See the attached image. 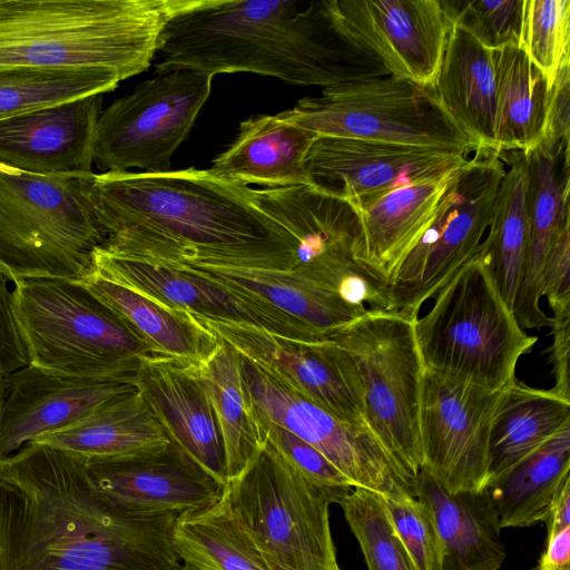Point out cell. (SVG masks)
I'll return each instance as SVG.
<instances>
[{
  "label": "cell",
  "instance_id": "1",
  "mask_svg": "<svg viewBox=\"0 0 570 570\" xmlns=\"http://www.w3.org/2000/svg\"><path fill=\"white\" fill-rule=\"evenodd\" d=\"M177 517L114 503L63 449L28 442L0 460V570H177Z\"/></svg>",
  "mask_w": 570,
  "mask_h": 570
},
{
  "label": "cell",
  "instance_id": "2",
  "mask_svg": "<svg viewBox=\"0 0 570 570\" xmlns=\"http://www.w3.org/2000/svg\"><path fill=\"white\" fill-rule=\"evenodd\" d=\"M105 250L164 264L289 271L298 242L261 209L250 188L208 170L95 174Z\"/></svg>",
  "mask_w": 570,
  "mask_h": 570
},
{
  "label": "cell",
  "instance_id": "3",
  "mask_svg": "<svg viewBox=\"0 0 570 570\" xmlns=\"http://www.w3.org/2000/svg\"><path fill=\"white\" fill-rule=\"evenodd\" d=\"M153 62L157 73L250 72L322 88L390 76L341 29L331 0H188Z\"/></svg>",
  "mask_w": 570,
  "mask_h": 570
},
{
  "label": "cell",
  "instance_id": "4",
  "mask_svg": "<svg viewBox=\"0 0 570 570\" xmlns=\"http://www.w3.org/2000/svg\"><path fill=\"white\" fill-rule=\"evenodd\" d=\"M188 0H0V67L147 70Z\"/></svg>",
  "mask_w": 570,
  "mask_h": 570
},
{
  "label": "cell",
  "instance_id": "5",
  "mask_svg": "<svg viewBox=\"0 0 570 570\" xmlns=\"http://www.w3.org/2000/svg\"><path fill=\"white\" fill-rule=\"evenodd\" d=\"M95 173L39 175L0 165V277L80 281L105 246Z\"/></svg>",
  "mask_w": 570,
  "mask_h": 570
},
{
  "label": "cell",
  "instance_id": "6",
  "mask_svg": "<svg viewBox=\"0 0 570 570\" xmlns=\"http://www.w3.org/2000/svg\"><path fill=\"white\" fill-rule=\"evenodd\" d=\"M13 309L29 363L77 377L134 382L153 353L106 304L78 281L14 283Z\"/></svg>",
  "mask_w": 570,
  "mask_h": 570
},
{
  "label": "cell",
  "instance_id": "7",
  "mask_svg": "<svg viewBox=\"0 0 570 570\" xmlns=\"http://www.w3.org/2000/svg\"><path fill=\"white\" fill-rule=\"evenodd\" d=\"M414 322L424 368L491 391L515 380L520 357L538 338L528 335L474 256L434 295Z\"/></svg>",
  "mask_w": 570,
  "mask_h": 570
},
{
  "label": "cell",
  "instance_id": "8",
  "mask_svg": "<svg viewBox=\"0 0 570 570\" xmlns=\"http://www.w3.org/2000/svg\"><path fill=\"white\" fill-rule=\"evenodd\" d=\"M350 489L314 483L265 440L223 494L269 570H343L330 505Z\"/></svg>",
  "mask_w": 570,
  "mask_h": 570
},
{
  "label": "cell",
  "instance_id": "9",
  "mask_svg": "<svg viewBox=\"0 0 570 570\" xmlns=\"http://www.w3.org/2000/svg\"><path fill=\"white\" fill-rule=\"evenodd\" d=\"M415 320L395 311H366L326 334L357 367L367 426L413 481L422 466L419 412L424 371Z\"/></svg>",
  "mask_w": 570,
  "mask_h": 570
},
{
  "label": "cell",
  "instance_id": "10",
  "mask_svg": "<svg viewBox=\"0 0 570 570\" xmlns=\"http://www.w3.org/2000/svg\"><path fill=\"white\" fill-rule=\"evenodd\" d=\"M318 136L430 147L469 155L473 142L432 91L392 76L323 88L278 114Z\"/></svg>",
  "mask_w": 570,
  "mask_h": 570
},
{
  "label": "cell",
  "instance_id": "11",
  "mask_svg": "<svg viewBox=\"0 0 570 570\" xmlns=\"http://www.w3.org/2000/svg\"><path fill=\"white\" fill-rule=\"evenodd\" d=\"M298 242L294 271L365 311H390V283L366 262L358 212L311 185L252 189Z\"/></svg>",
  "mask_w": 570,
  "mask_h": 570
},
{
  "label": "cell",
  "instance_id": "12",
  "mask_svg": "<svg viewBox=\"0 0 570 570\" xmlns=\"http://www.w3.org/2000/svg\"><path fill=\"white\" fill-rule=\"evenodd\" d=\"M214 76L188 69L159 72L100 112L92 160L102 173H165L212 92Z\"/></svg>",
  "mask_w": 570,
  "mask_h": 570
},
{
  "label": "cell",
  "instance_id": "13",
  "mask_svg": "<svg viewBox=\"0 0 570 570\" xmlns=\"http://www.w3.org/2000/svg\"><path fill=\"white\" fill-rule=\"evenodd\" d=\"M504 173L501 154L474 150L435 219L390 281V311L417 318L422 305L475 256Z\"/></svg>",
  "mask_w": 570,
  "mask_h": 570
},
{
  "label": "cell",
  "instance_id": "14",
  "mask_svg": "<svg viewBox=\"0 0 570 570\" xmlns=\"http://www.w3.org/2000/svg\"><path fill=\"white\" fill-rule=\"evenodd\" d=\"M239 372L252 411L320 451L353 488L414 494V481L368 429L335 417L240 354Z\"/></svg>",
  "mask_w": 570,
  "mask_h": 570
},
{
  "label": "cell",
  "instance_id": "15",
  "mask_svg": "<svg viewBox=\"0 0 570 570\" xmlns=\"http://www.w3.org/2000/svg\"><path fill=\"white\" fill-rule=\"evenodd\" d=\"M501 391L424 368L419 428L422 466L450 493L488 483V441Z\"/></svg>",
  "mask_w": 570,
  "mask_h": 570
},
{
  "label": "cell",
  "instance_id": "16",
  "mask_svg": "<svg viewBox=\"0 0 570 570\" xmlns=\"http://www.w3.org/2000/svg\"><path fill=\"white\" fill-rule=\"evenodd\" d=\"M195 317L240 355L317 406L344 422L370 430L357 367L335 342L327 337L299 341L248 324Z\"/></svg>",
  "mask_w": 570,
  "mask_h": 570
},
{
  "label": "cell",
  "instance_id": "17",
  "mask_svg": "<svg viewBox=\"0 0 570 570\" xmlns=\"http://www.w3.org/2000/svg\"><path fill=\"white\" fill-rule=\"evenodd\" d=\"M469 155L430 147L318 136L305 168L309 185L362 210L399 188L463 166Z\"/></svg>",
  "mask_w": 570,
  "mask_h": 570
},
{
  "label": "cell",
  "instance_id": "18",
  "mask_svg": "<svg viewBox=\"0 0 570 570\" xmlns=\"http://www.w3.org/2000/svg\"><path fill=\"white\" fill-rule=\"evenodd\" d=\"M92 266L105 276L176 309L208 320L248 324L299 341L326 338L322 333L273 305L233 289L178 264L111 254L99 248Z\"/></svg>",
  "mask_w": 570,
  "mask_h": 570
},
{
  "label": "cell",
  "instance_id": "19",
  "mask_svg": "<svg viewBox=\"0 0 570 570\" xmlns=\"http://www.w3.org/2000/svg\"><path fill=\"white\" fill-rule=\"evenodd\" d=\"M338 26L390 76L430 87L451 22L441 0H331Z\"/></svg>",
  "mask_w": 570,
  "mask_h": 570
},
{
  "label": "cell",
  "instance_id": "20",
  "mask_svg": "<svg viewBox=\"0 0 570 570\" xmlns=\"http://www.w3.org/2000/svg\"><path fill=\"white\" fill-rule=\"evenodd\" d=\"M4 382L0 460L28 442L72 426L137 387L134 382L70 376L30 363L6 376Z\"/></svg>",
  "mask_w": 570,
  "mask_h": 570
},
{
  "label": "cell",
  "instance_id": "21",
  "mask_svg": "<svg viewBox=\"0 0 570 570\" xmlns=\"http://www.w3.org/2000/svg\"><path fill=\"white\" fill-rule=\"evenodd\" d=\"M87 463L97 490L132 511L180 515L202 510L219 501L225 487L171 442Z\"/></svg>",
  "mask_w": 570,
  "mask_h": 570
},
{
  "label": "cell",
  "instance_id": "22",
  "mask_svg": "<svg viewBox=\"0 0 570 570\" xmlns=\"http://www.w3.org/2000/svg\"><path fill=\"white\" fill-rule=\"evenodd\" d=\"M135 385L168 440L225 485L223 438L196 366L147 355L140 361Z\"/></svg>",
  "mask_w": 570,
  "mask_h": 570
},
{
  "label": "cell",
  "instance_id": "23",
  "mask_svg": "<svg viewBox=\"0 0 570 570\" xmlns=\"http://www.w3.org/2000/svg\"><path fill=\"white\" fill-rule=\"evenodd\" d=\"M102 95L0 119V165L39 175L88 174Z\"/></svg>",
  "mask_w": 570,
  "mask_h": 570
},
{
  "label": "cell",
  "instance_id": "24",
  "mask_svg": "<svg viewBox=\"0 0 570 570\" xmlns=\"http://www.w3.org/2000/svg\"><path fill=\"white\" fill-rule=\"evenodd\" d=\"M528 166L530 237L513 313L522 328L550 326L540 308L544 264L553 240L569 219V145L544 138L522 153Z\"/></svg>",
  "mask_w": 570,
  "mask_h": 570
},
{
  "label": "cell",
  "instance_id": "25",
  "mask_svg": "<svg viewBox=\"0 0 570 570\" xmlns=\"http://www.w3.org/2000/svg\"><path fill=\"white\" fill-rule=\"evenodd\" d=\"M414 495L425 505L442 548V570H500L507 557L488 489L448 492L421 466Z\"/></svg>",
  "mask_w": 570,
  "mask_h": 570
},
{
  "label": "cell",
  "instance_id": "26",
  "mask_svg": "<svg viewBox=\"0 0 570 570\" xmlns=\"http://www.w3.org/2000/svg\"><path fill=\"white\" fill-rule=\"evenodd\" d=\"M318 135L276 115L250 116L208 171L239 186L263 188L309 185L307 154Z\"/></svg>",
  "mask_w": 570,
  "mask_h": 570
},
{
  "label": "cell",
  "instance_id": "27",
  "mask_svg": "<svg viewBox=\"0 0 570 570\" xmlns=\"http://www.w3.org/2000/svg\"><path fill=\"white\" fill-rule=\"evenodd\" d=\"M439 107L476 149L495 151L492 51L451 23L438 73L428 87Z\"/></svg>",
  "mask_w": 570,
  "mask_h": 570
},
{
  "label": "cell",
  "instance_id": "28",
  "mask_svg": "<svg viewBox=\"0 0 570 570\" xmlns=\"http://www.w3.org/2000/svg\"><path fill=\"white\" fill-rule=\"evenodd\" d=\"M465 165L393 190L358 210L366 262L389 283L435 219Z\"/></svg>",
  "mask_w": 570,
  "mask_h": 570
},
{
  "label": "cell",
  "instance_id": "29",
  "mask_svg": "<svg viewBox=\"0 0 570 570\" xmlns=\"http://www.w3.org/2000/svg\"><path fill=\"white\" fill-rule=\"evenodd\" d=\"M114 311L154 355L199 365L220 344V338L186 311L168 307L111 279L94 266L80 281Z\"/></svg>",
  "mask_w": 570,
  "mask_h": 570
},
{
  "label": "cell",
  "instance_id": "30",
  "mask_svg": "<svg viewBox=\"0 0 570 570\" xmlns=\"http://www.w3.org/2000/svg\"><path fill=\"white\" fill-rule=\"evenodd\" d=\"M570 425V400L517 379L501 390L488 441V483ZM487 483V484H488Z\"/></svg>",
  "mask_w": 570,
  "mask_h": 570
},
{
  "label": "cell",
  "instance_id": "31",
  "mask_svg": "<svg viewBox=\"0 0 570 570\" xmlns=\"http://www.w3.org/2000/svg\"><path fill=\"white\" fill-rule=\"evenodd\" d=\"M184 265L227 287L253 295L327 334L366 311L307 279L294 269Z\"/></svg>",
  "mask_w": 570,
  "mask_h": 570
},
{
  "label": "cell",
  "instance_id": "32",
  "mask_svg": "<svg viewBox=\"0 0 570 570\" xmlns=\"http://www.w3.org/2000/svg\"><path fill=\"white\" fill-rule=\"evenodd\" d=\"M32 442L81 455L87 461L128 456L169 443L137 387L62 431Z\"/></svg>",
  "mask_w": 570,
  "mask_h": 570
},
{
  "label": "cell",
  "instance_id": "33",
  "mask_svg": "<svg viewBox=\"0 0 570 570\" xmlns=\"http://www.w3.org/2000/svg\"><path fill=\"white\" fill-rule=\"evenodd\" d=\"M491 51L495 83V153H528L546 138L548 80L519 45Z\"/></svg>",
  "mask_w": 570,
  "mask_h": 570
},
{
  "label": "cell",
  "instance_id": "34",
  "mask_svg": "<svg viewBox=\"0 0 570 570\" xmlns=\"http://www.w3.org/2000/svg\"><path fill=\"white\" fill-rule=\"evenodd\" d=\"M530 237L528 166L522 153L505 169L489 229L475 256L513 311Z\"/></svg>",
  "mask_w": 570,
  "mask_h": 570
},
{
  "label": "cell",
  "instance_id": "35",
  "mask_svg": "<svg viewBox=\"0 0 570 570\" xmlns=\"http://www.w3.org/2000/svg\"><path fill=\"white\" fill-rule=\"evenodd\" d=\"M570 476V425L500 478L488 483L501 529L542 522L563 481Z\"/></svg>",
  "mask_w": 570,
  "mask_h": 570
},
{
  "label": "cell",
  "instance_id": "36",
  "mask_svg": "<svg viewBox=\"0 0 570 570\" xmlns=\"http://www.w3.org/2000/svg\"><path fill=\"white\" fill-rule=\"evenodd\" d=\"M174 547L196 570H269L224 494L215 504L177 517Z\"/></svg>",
  "mask_w": 570,
  "mask_h": 570
},
{
  "label": "cell",
  "instance_id": "37",
  "mask_svg": "<svg viewBox=\"0 0 570 570\" xmlns=\"http://www.w3.org/2000/svg\"><path fill=\"white\" fill-rule=\"evenodd\" d=\"M196 371L220 429L228 481L264 444L243 385L239 354L222 341L215 352L196 366Z\"/></svg>",
  "mask_w": 570,
  "mask_h": 570
},
{
  "label": "cell",
  "instance_id": "38",
  "mask_svg": "<svg viewBox=\"0 0 570 570\" xmlns=\"http://www.w3.org/2000/svg\"><path fill=\"white\" fill-rule=\"evenodd\" d=\"M122 81L105 67H0V119L94 95H104Z\"/></svg>",
  "mask_w": 570,
  "mask_h": 570
},
{
  "label": "cell",
  "instance_id": "39",
  "mask_svg": "<svg viewBox=\"0 0 570 570\" xmlns=\"http://www.w3.org/2000/svg\"><path fill=\"white\" fill-rule=\"evenodd\" d=\"M368 570H416L401 542L382 495L352 488L337 501Z\"/></svg>",
  "mask_w": 570,
  "mask_h": 570
},
{
  "label": "cell",
  "instance_id": "40",
  "mask_svg": "<svg viewBox=\"0 0 570 570\" xmlns=\"http://www.w3.org/2000/svg\"><path fill=\"white\" fill-rule=\"evenodd\" d=\"M520 47L550 89L558 72L570 65V1L524 0Z\"/></svg>",
  "mask_w": 570,
  "mask_h": 570
},
{
  "label": "cell",
  "instance_id": "41",
  "mask_svg": "<svg viewBox=\"0 0 570 570\" xmlns=\"http://www.w3.org/2000/svg\"><path fill=\"white\" fill-rule=\"evenodd\" d=\"M452 24L489 50L521 40L524 0H441Z\"/></svg>",
  "mask_w": 570,
  "mask_h": 570
},
{
  "label": "cell",
  "instance_id": "42",
  "mask_svg": "<svg viewBox=\"0 0 570 570\" xmlns=\"http://www.w3.org/2000/svg\"><path fill=\"white\" fill-rule=\"evenodd\" d=\"M382 498L416 570H442L440 539L425 505L410 493Z\"/></svg>",
  "mask_w": 570,
  "mask_h": 570
},
{
  "label": "cell",
  "instance_id": "43",
  "mask_svg": "<svg viewBox=\"0 0 570 570\" xmlns=\"http://www.w3.org/2000/svg\"><path fill=\"white\" fill-rule=\"evenodd\" d=\"M253 414L263 440L311 481L327 488H353L351 481L311 444L262 415Z\"/></svg>",
  "mask_w": 570,
  "mask_h": 570
},
{
  "label": "cell",
  "instance_id": "44",
  "mask_svg": "<svg viewBox=\"0 0 570 570\" xmlns=\"http://www.w3.org/2000/svg\"><path fill=\"white\" fill-rule=\"evenodd\" d=\"M541 296H546L550 308L570 303V220L559 229L548 254Z\"/></svg>",
  "mask_w": 570,
  "mask_h": 570
},
{
  "label": "cell",
  "instance_id": "45",
  "mask_svg": "<svg viewBox=\"0 0 570 570\" xmlns=\"http://www.w3.org/2000/svg\"><path fill=\"white\" fill-rule=\"evenodd\" d=\"M28 364L27 348L13 309L12 291L0 277V375L8 376Z\"/></svg>",
  "mask_w": 570,
  "mask_h": 570
},
{
  "label": "cell",
  "instance_id": "46",
  "mask_svg": "<svg viewBox=\"0 0 570 570\" xmlns=\"http://www.w3.org/2000/svg\"><path fill=\"white\" fill-rule=\"evenodd\" d=\"M551 309L553 316L550 318V327L553 338L549 348V361L554 377V385L551 390L557 395L570 400V303L559 304Z\"/></svg>",
  "mask_w": 570,
  "mask_h": 570
},
{
  "label": "cell",
  "instance_id": "47",
  "mask_svg": "<svg viewBox=\"0 0 570 570\" xmlns=\"http://www.w3.org/2000/svg\"><path fill=\"white\" fill-rule=\"evenodd\" d=\"M570 65L563 67L549 90L546 138L569 145Z\"/></svg>",
  "mask_w": 570,
  "mask_h": 570
},
{
  "label": "cell",
  "instance_id": "48",
  "mask_svg": "<svg viewBox=\"0 0 570 570\" xmlns=\"http://www.w3.org/2000/svg\"><path fill=\"white\" fill-rule=\"evenodd\" d=\"M535 570H570V527L548 534Z\"/></svg>",
  "mask_w": 570,
  "mask_h": 570
},
{
  "label": "cell",
  "instance_id": "49",
  "mask_svg": "<svg viewBox=\"0 0 570 570\" xmlns=\"http://www.w3.org/2000/svg\"><path fill=\"white\" fill-rule=\"evenodd\" d=\"M542 522L546 523L548 534L570 527V476L559 488Z\"/></svg>",
  "mask_w": 570,
  "mask_h": 570
},
{
  "label": "cell",
  "instance_id": "50",
  "mask_svg": "<svg viewBox=\"0 0 570 570\" xmlns=\"http://www.w3.org/2000/svg\"><path fill=\"white\" fill-rule=\"evenodd\" d=\"M4 377L6 376L0 375V420H1V411H2V405H3V400H4V392H6Z\"/></svg>",
  "mask_w": 570,
  "mask_h": 570
},
{
  "label": "cell",
  "instance_id": "51",
  "mask_svg": "<svg viewBox=\"0 0 570 570\" xmlns=\"http://www.w3.org/2000/svg\"><path fill=\"white\" fill-rule=\"evenodd\" d=\"M177 570H196V569H194L193 567H190V566H188V564L184 563V564H181V566H180V568H179V569H177Z\"/></svg>",
  "mask_w": 570,
  "mask_h": 570
}]
</instances>
